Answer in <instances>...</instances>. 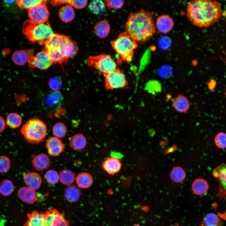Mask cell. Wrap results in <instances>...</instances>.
<instances>
[{
    "label": "cell",
    "instance_id": "obj_50",
    "mask_svg": "<svg viewBox=\"0 0 226 226\" xmlns=\"http://www.w3.org/2000/svg\"><path fill=\"white\" fill-rule=\"evenodd\" d=\"M216 84L215 81L213 80L210 81L208 83V87L210 90H212L214 89Z\"/></svg>",
    "mask_w": 226,
    "mask_h": 226
},
{
    "label": "cell",
    "instance_id": "obj_27",
    "mask_svg": "<svg viewBox=\"0 0 226 226\" xmlns=\"http://www.w3.org/2000/svg\"><path fill=\"white\" fill-rule=\"evenodd\" d=\"M226 164L223 163L218 166L214 170L213 175L218 179L220 185L221 190L225 193L226 190Z\"/></svg>",
    "mask_w": 226,
    "mask_h": 226
},
{
    "label": "cell",
    "instance_id": "obj_21",
    "mask_svg": "<svg viewBox=\"0 0 226 226\" xmlns=\"http://www.w3.org/2000/svg\"><path fill=\"white\" fill-rule=\"evenodd\" d=\"M95 33L99 38L103 39L109 34L110 30V25L105 19L99 21L94 27Z\"/></svg>",
    "mask_w": 226,
    "mask_h": 226
},
{
    "label": "cell",
    "instance_id": "obj_1",
    "mask_svg": "<svg viewBox=\"0 0 226 226\" xmlns=\"http://www.w3.org/2000/svg\"><path fill=\"white\" fill-rule=\"evenodd\" d=\"M186 15L194 25L207 27L218 22L222 15L219 3L209 0H196L187 4Z\"/></svg>",
    "mask_w": 226,
    "mask_h": 226
},
{
    "label": "cell",
    "instance_id": "obj_12",
    "mask_svg": "<svg viewBox=\"0 0 226 226\" xmlns=\"http://www.w3.org/2000/svg\"><path fill=\"white\" fill-rule=\"evenodd\" d=\"M46 147L48 153L53 156H58L65 150V146L60 139L53 137L47 140Z\"/></svg>",
    "mask_w": 226,
    "mask_h": 226
},
{
    "label": "cell",
    "instance_id": "obj_42",
    "mask_svg": "<svg viewBox=\"0 0 226 226\" xmlns=\"http://www.w3.org/2000/svg\"><path fill=\"white\" fill-rule=\"evenodd\" d=\"M226 134L221 132L218 133L215 136L214 142L218 148L224 149L226 147Z\"/></svg>",
    "mask_w": 226,
    "mask_h": 226
},
{
    "label": "cell",
    "instance_id": "obj_31",
    "mask_svg": "<svg viewBox=\"0 0 226 226\" xmlns=\"http://www.w3.org/2000/svg\"><path fill=\"white\" fill-rule=\"evenodd\" d=\"M78 51V48L77 44L72 40L61 49V51L63 55L68 59L76 55Z\"/></svg>",
    "mask_w": 226,
    "mask_h": 226
},
{
    "label": "cell",
    "instance_id": "obj_43",
    "mask_svg": "<svg viewBox=\"0 0 226 226\" xmlns=\"http://www.w3.org/2000/svg\"><path fill=\"white\" fill-rule=\"evenodd\" d=\"M158 74L163 78H168L170 77L172 74V69L169 65H163L159 69Z\"/></svg>",
    "mask_w": 226,
    "mask_h": 226
},
{
    "label": "cell",
    "instance_id": "obj_26",
    "mask_svg": "<svg viewBox=\"0 0 226 226\" xmlns=\"http://www.w3.org/2000/svg\"><path fill=\"white\" fill-rule=\"evenodd\" d=\"M60 19L64 22H69L74 18L75 13L73 8L70 6L67 5L62 7L58 12Z\"/></svg>",
    "mask_w": 226,
    "mask_h": 226
},
{
    "label": "cell",
    "instance_id": "obj_39",
    "mask_svg": "<svg viewBox=\"0 0 226 226\" xmlns=\"http://www.w3.org/2000/svg\"><path fill=\"white\" fill-rule=\"evenodd\" d=\"M45 1L41 0H17V3L21 9L28 10L34 6Z\"/></svg>",
    "mask_w": 226,
    "mask_h": 226
},
{
    "label": "cell",
    "instance_id": "obj_40",
    "mask_svg": "<svg viewBox=\"0 0 226 226\" xmlns=\"http://www.w3.org/2000/svg\"><path fill=\"white\" fill-rule=\"evenodd\" d=\"M44 177L47 182L51 185L56 184L59 180V174L54 170L47 171Z\"/></svg>",
    "mask_w": 226,
    "mask_h": 226
},
{
    "label": "cell",
    "instance_id": "obj_29",
    "mask_svg": "<svg viewBox=\"0 0 226 226\" xmlns=\"http://www.w3.org/2000/svg\"><path fill=\"white\" fill-rule=\"evenodd\" d=\"M59 180L61 183L67 186L71 185L75 181L76 178L74 173L67 169L61 170L59 174Z\"/></svg>",
    "mask_w": 226,
    "mask_h": 226
},
{
    "label": "cell",
    "instance_id": "obj_20",
    "mask_svg": "<svg viewBox=\"0 0 226 226\" xmlns=\"http://www.w3.org/2000/svg\"><path fill=\"white\" fill-rule=\"evenodd\" d=\"M28 219L24 226H45L44 213L34 211L27 214Z\"/></svg>",
    "mask_w": 226,
    "mask_h": 226
},
{
    "label": "cell",
    "instance_id": "obj_25",
    "mask_svg": "<svg viewBox=\"0 0 226 226\" xmlns=\"http://www.w3.org/2000/svg\"><path fill=\"white\" fill-rule=\"evenodd\" d=\"M208 188L207 182L203 179H196L192 184L193 192L197 195H201L206 193L208 191Z\"/></svg>",
    "mask_w": 226,
    "mask_h": 226
},
{
    "label": "cell",
    "instance_id": "obj_34",
    "mask_svg": "<svg viewBox=\"0 0 226 226\" xmlns=\"http://www.w3.org/2000/svg\"><path fill=\"white\" fill-rule=\"evenodd\" d=\"M170 176L171 180L174 182L177 183H180L185 179L186 172L181 167L176 166L171 170Z\"/></svg>",
    "mask_w": 226,
    "mask_h": 226
},
{
    "label": "cell",
    "instance_id": "obj_33",
    "mask_svg": "<svg viewBox=\"0 0 226 226\" xmlns=\"http://www.w3.org/2000/svg\"><path fill=\"white\" fill-rule=\"evenodd\" d=\"M22 119L20 116L16 113H9L7 116L6 124L12 128H17L21 125Z\"/></svg>",
    "mask_w": 226,
    "mask_h": 226
},
{
    "label": "cell",
    "instance_id": "obj_17",
    "mask_svg": "<svg viewBox=\"0 0 226 226\" xmlns=\"http://www.w3.org/2000/svg\"><path fill=\"white\" fill-rule=\"evenodd\" d=\"M102 166L108 173L114 175L120 170L121 164L118 158L113 156L104 161L102 164Z\"/></svg>",
    "mask_w": 226,
    "mask_h": 226
},
{
    "label": "cell",
    "instance_id": "obj_6",
    "mask_svg": "<svg viewBox=\"0 0 226 226\" xmlns=\"http://www.w3.org/2000/svg\"><path fill=\"white\" fill-rule=\"evenodd\" d=\"M87 62L89 65L94 67L105 75L117 68L116 64L111 56L105 54L90 56L88 58Z\"/></svg>",
    "mask_w": 226,
    "mask_h": 226
},
{
    "label": "cell",
    "instance_id": "obj_15",
    "mask_svg": "<svg viewBox=\"0 0 226 226\" xmlns=\"http://www.w3.org/2000/svg\"><path fill=\"white\" fill-rule=\"evenodd\" d=\"M34 54V51L32 49L17 50L13 53L12 59L13 62L16 65L22 66L28 62Z\"/></svg>",
    "mask_w": 226,
    "mask_h": 226
},
{
    "label": "cell",
    "instance_id": "obj_22",
    "mask_svg": "<svg viewBox=\"0 0 226 226\" xmlns=\"http://www.w3.org/2000/svg\"><path fill=\"white\" fill-rule=\"evenodd\" d=\"M172 105L177 111L186 113L190 108V104L188 100L186 97L179 95L173 100Z\"/></svg>",
    "mask_w": 226,
    "mask_h": 226
},
{
    "label": "cell",
    "instance_id": "obj_5",
    "mask_svg": "<svg viewBox=\"0 0 226 226\" xmlns=\"http://www.w3.org/2000/svg\"><path fill=\"white\" fill-rule=\"evenodd\" d=\"M113 49L123 60L131 62L134 58V51L138 47L137 42L126 32H122L111 42Z\"/></svg>",
    "mask_w": 226,
    "mask_h": 226
},
{
    "label": "cell",
    "instance_id": "obj_10",
    "mask_svg": "<svg viewBox=\"0 0 226 226\" xmlns=\"http://www.w3.org/2000/svg\"><path fill=\"white\" fill-rule=\"evenodd\" d=\"M28 63L31 68L43 70L47 69L53 63L44 49L32 56Z\"/></svg>",
    "mask_w": 226,
    "mask_h": 226
},
{
    "label": "cell",
    "instance_id": "obj_2",
    "mask_svg": "<svg viewBox=\"0 0 226 226\" xmlns=\"http://www.w3.org/2000/svg\"><path fill=\"white\" fill-rule=\"evenodd\" d=\"M152 13L143 9L131 12L125 25L126 32L137 42H144L155 32Z\"/></svg>",
    "mask_w": 226,
    "mask_h": 226
},
{
    "label": "cell",
    "instance_id": "obj_48",
    "mask_svg": "<svg viewBox=\"0 0 226 226\" xmlns=\"http://www.w3.org/2000/svg\"><path fill=\"white\" fill-rule=\"evenodd\" d=\"M5 122L3 118L0 116V133L4 130L5 127Z\"/></svg>",
    "mask_w": 226,
    "mask_h": 226
},
{
    "label": "cell",
    "instance_id": "obj_30",
    "mask_svg": "<svg viewBox=\"0 0 226 226\" xmlns=\"http://www.w3.org/2000/svg\"><path fill=\"white\" fill-rule=\"evenodd\" d=\"M51 59L54 63H62L66 62L68 60L63 55L61 50L55 49L45 48Z\"/></svg>",
    "mask_w": 226,
    "mask_h": 226
},
{
    "label": "cell",
    "instance_id": "obj_23",
    "mask_svg": "<svg viewBox=\"0 0 226 226\" xmlns=\"http://www.w3.org/2000/svg\"><path fill=\"white\" fill-rule=\"evenodd\" d=\"M77 185L80 188L86 189L90 187L93 182V178L91 174L86 172L79 173L75 178Z\"/></svg>",
    "mask_w": 226,
    "mask_h": 226
},
{
    "label": "cell",
    "instance_id": "obj_13",
    "mask_svg": "<svg viewBox=\"0 0 226 226\" xmlns=\"http://www.w3.org/2000/svg\"><path fill=\"white\" fill-rule=\"evenodd\" d=\"M63 100V97L58 91H51L46 96L44 100L46 107L50 110H56L59 108Z\"/></svg>",
    "mask_w": 226,
    "mask_h": 226
},
{
    "label": "cell",
    "instance_id": "obj_45",
    "mask_svg": "<svg viewBox=\"0 0 226 226\" xmlns=\"http://www.w3.org/2000/svg\"><path fill=\"white\" fill-rule=\"evenodd\" d=\"M49 84L50 88L53 91H58L62 86L61 80L58 77H53L50 80Z\"/></svg>",
    "mask_w": 226,
    "mask_h": 226
},
{
    "label": "cell",
    "instance_id": "obj_46",
    "mask_svg": "<svg viewBox=\"0 0 226 226\" xmlns=\"http://www.w3.org/2000/svg\"><path fill=\"white\" fill-rule=\"evenodd\" d=\"M87 2L88 1L86 0H69L67 4L75 8L81 9L86 6Z\"/></svg>",
    "mask_w": 226,
    "mask_h": 226
},
{
    "label": "cell",
    "instance_id": "obj_44",
    "mask_svg": "<svg viewBox=\"0 0 226 226\" xmlns=\"http://www.w3.org/2000/svg\"><path fill=\"white\" fill-rule=\"evenodd\" d=\"M105 6L109 9H118L121 8L124 5V0H105L104 2Z\"/></svg>",
    "mask_w": 226,
    "mask_h": 226
},
{
    "label": "cell",
    "instance_id": "obj_28",
    "mask_svg": "<svg viewBox=\"0 0 226 226\" xmlns=\"http://www.w3.org/2000/svg\"><path fill=\"white\" fill-rule=\"evenodd\" d=\"M65 198L71 202L78 201L80 196L81 193L79 189L74 185H70L65 189L64 193Z\"/></svg>",
    "mask_w": 226,
    "mask_h": 226
},
{
    "label": "cell",
    "instance_id": "obj_49",
    "mask_svg": "<svg viewBox=\"0 0 226 226\" xmlns=\"http://www.w3.org/2000/svg\"><path fill=\"white\" fill-rule=\"evenodd\" d=\"M68 0H54L51 1L53 5H56L63 4H67Z\"/></svg>",
    "mask_w": 226,
    "mask_h": 226
},
{
    "label": "cell",
    "instance_id": "obj_35",
    "mask_svg": "<svg viewBox=\"0 0 226 226\" xmlns=\"http://www.w3.org/2000/svg\"><path fill=\"white\" fill-rule=\"evenodd\" d=\"M88 7L92 13L98 15L101 14L104 12L105 6L102 1L95 0L91 2Z\"/></svg>",
    "mask_w": 226,
    "mask_h": 226
},
{
    "label": "cell",
    "instance_id": "obj_41",
    "mask_svg": "<svg viewBox=\"0 0 226 226\" xmlns=\"http://www.w3.org/2000/svg\"><path fill=\"white\" fill-rule=\"evenodd\" d=\"M11 160L8 157L0 156V173L8 172L11 167Z\"/></svg>",
    "mask_w": 226,
    "mask_h": 226
},
{
    "label": "cell",
    "instance_id": "obj_36",
    "mask_svg": "<svg viewBox=\"0 0 226 226\" xmlns=\"http://www.w3.org/2000/svg\"><path fill=\"white\" fill-rule=\"evenodd\" d=\"M14 190L13 182L8 179H5L0 183V193L4 196L10 195Z\"/></svg>",
    "mask_w": 226,
    "mask_h": 226
},
{
    "label": "cell",
    "instance_id": "obj_16",
    "mask_svg": "<svg viewBox=\"0 0 226 226\" xmlns=\"http://www.w3.org/2000/svg\"><path fill=\"white\" fill-rule=\"evenodd\" d=\"M156 25L159 31L166 34L172 30L174 25V22L173 19L169 15L163 14L157 18Z\"/></svg>",
    "mask_w": 226,
    "mask_h": 226
},
{
    "label": "cell",
    "instance_id": "obj_14",
    "mask_svg": "<svg viewBox=\"0 0 226 226\" xmlns=\"http://www.w3.org/2000/svg\"><path fill=\"white\" fill-rule=\"evenodd\" d=\"M23 179L27 187L34 191L39 189L42 183L40 175L35 172H29L24 174Z\"/></svg>",
    "mask_w": 226,
    "mask_h": 226
},
{
    "label": "cell",
    "instance_id": "obj_32",
    "mask_svg": "<svg viewBox=\"0 0 226 226\" xmlns=\"http://www.w3.org/2000/svg\"><path fill=\"white\" fill-rule=\"evenodd\" d=\"M200 226H221V222L217 215L210 213L204 217Z\"/></svg>",
    "mask_w": 226,
    "mask_h": 226
},
{
    "label": "cell",
    "instance_id": "obj_3",
    "mask_svg": "<svg viewBox=\"0 0 226 226\" xmlns=\"http://www.w3.org/2000/svg\"><path fill=\"white\" fill-rule=\"evenodd\" d=\"M45 124L38 118L29 120L21 127L20 132L29 143L39 144L44 140L47 133Z\"/></svg>",
    "mask_w": 226,
    "mask_h": 226
},
{
    "label": "cell",
    "instance_id": "obj_9",
    "mask_svg": "<svg viewBox=\"0 0 226 226\" xmlns=\"http://www.w3.org/2000/svg\"><path fill=\"white\" fill-rule=\"evenodd\" d=\"M45 226H69V221L64 214L55 209L44 213Z\"/></svg>",
    "mask_w": 226,
    "mask_h": 226
},
{
    "label": "cell",
    "instance_id": "obj_37",
    "mask_svg": "<svg viewBox=\"0 0 226 226\" xmlns=\"http://www.w3.org/2000/svg\"><path fill=\"white\" fill-rule=\"evenodd\" d=\"M67 133V127L63 123L58 122L55 123L52 128L53 137L60 139L64 137Z\"/></svg>",
    "mask_w": 226,
    "mask_h": 226
},
{
    "label": "cell",
    "instance_id": "obj_52",
    "mask_svg": "<svg viewBox=\"0 0 226 226\" xmlns=\"http://www.w3.org/2000/svg\"><path fill=\"white\" fill-rule=\"evenodd\" d=\"M169 226H179L178 225H170Z\"/></svg>",
    "mask_w": 226,
    "mask_h": 226
},
{
    "label": "cell",
    "instance_id": "obj_4",
    "mask_svg": "<svg viewBox=\"0 0 226 226\" xmlns=\"http://www.w3.org/2000/svg\"><path fill=\"white\" fill-rule=\"evenodd\" d=\"M23 30L29 40L33 42H38L40 44H42L54 33L48 23L36 24L30 20L24 23Z\"/></svg>",
    "mask_w": 226,
    "mask_h": 226
},
{
    "label": "cell",
    "instance_id": "obj_8",
    "mask_svg": "<svg viewBox=\"0 0 226 226\" xmlns=\"http://www.w3.org/2000/svg\"><path fill=\"white\" fill-rule=\"evenodd\" d=\"M105 76L106 86L108 89L121 88L126 85V80L125 76L123 72L117 68Z\"/></svg>",
    "mask_w": 226,
    "mask_h": 226
},
{
    "label": "cell",
    "instance_id": "obj_47",
    "mask_svg": "<svg viewBox=\"0 0 226 226\" xmlns=\"http://www.w3.org/2000/svg\"><path fill=\"white\" fill-rule=\"evenodd\" d=\"M158 43L159 47L162 49L166 50L170 46L171 40L169 37L163 36L159 39Z\"/></svg>",
    "mask_w": 226,
    "mask_h": 226
},
{
    "label": "cell",
    "instance_id": "obj_38",
    "mask_svg": "<svg viewBox=\"0 0 226 226\" xmlns=\"http://www.w3.org/2000/svg\"><path fill=\"white\" fill-rule=\"evenodd\" d=\"M145 88L148 92L153 94L160 92L162 86L161 83L156 80H150L146 84Z\"/></svg>",
    "mask_w": 226,
    "mask_h": 226
},
{
    "label": "cell",
    "instance_id": "obj_18",
    "mask_svg": "<svg viewBox=\"0 0 226 226\" xmlns=\"http://www.w3.org/2000/svg\"><path fill=\"white\" fill-rule=\"evenodd\" d=\"M18 195L21 201L28 204L33 203L37 199V195L35 191L27 186L20 188L18 191Z\"/></svg>",
    "mask_w": 226,
    "mask_h": 226
},
{
    "label": "cell",
    "instance_id": "obj_19",
    "mask_svg": "<svg viewBox=\"0 0 226 226\" xmlns=\"http://www.w3.org/2000/svg\"><path fill=\"white\" fill-rule=\"evenodd\" d=\"M32 164L33 167L36 170L41 171L49 167L51 160L49 157L46 154L41 153L33 158Z\"/></svg>",
    "mask_w": 226,
    "mask_h": 226
},
{
    "label": "cell",
    "instance_id": "obj_7",
    "mask_svg": "<svg viewBox=\"0 0 226 226\" xmlns=\"http://www.w3.org/2000/svg\"><path fill=\"white\" fill-rule=\"evenodd\" d=\"M47 1H45L28 10L30 20L36 24L45 23L49 15V12L46 4Z\"/></svg>",
    "mask_w": 226,
    "mask_h": 226
},
{
    "label": "cell",
    "instance_id": "obj_11",
    "mask_svg": "<svg viewBox=\"0 0 226 226\" xmlns=\"http://www.w3.org/2000/svg\"><path fill=\"white\" fill-rule=\"evenodd\" d=\"M71 40L67 36L53 33L47 40L44 42L45 48L55 49L61 50V48Z\"/></svg>",
    "mask_w": 226,
    "mask_h": 226
},
{
    "label": "cell",
    "instance_id": "obj_24",
    "mask_svg": "<svg viewBox=\"0 0 226 226\" xmlns=\"http://www.w3.org/2000/svg\"><path fill=\"white\" fill-rule=\"evenodd\" d=\"M86 137L80 133L73 136L69 140L70 146L76 150H79L83 149L86 146Z\"/></svg>",
    "mask_w": 226,
    "mask_h": 226
},
{
    "label": "cell",
    "instance_id": "obj_51",
    "mask_svg": "<svg viewBox=\"0 0 226 226\" xmlns=\"http://www.w3.org/2000/svg\"><path fill=\"white\" fill-rule=\"evenodd\" d=\"M132 226H140L138 224H135L133 225Z\"/></svg>",
    "mask_w": 226,
    "mask_h": 226
}]
</instances>
